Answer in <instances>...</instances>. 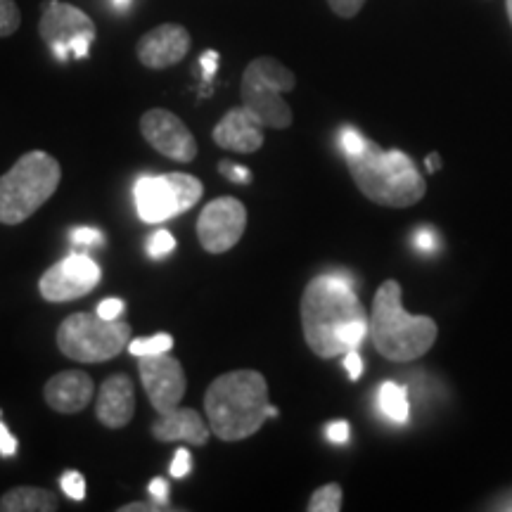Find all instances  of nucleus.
Segmentation results:
<instances>
[{
	"mask_svg": "<svg viewBox=\"0 0 512 512\" xmlns=\"http://www.w3.org/2000/svg\"><path fill=\"white\" fill-rule=\"evenodd\" d=\"M302 328L309 349L320 358H335L361 347L370 318L358 302L347 275H318L302 294Z\"/></svg>",
	"mask_w": 512,
	"mask_h": 512,
	"instance_id": "f257e3e1",
	"label": "nucleus"
},
{
	"mask_svg": "<svg viewBox=\"0 0 512 512\" xmlns=\"http://www.w3.org/2000/svg\"><path fill=\"white\" fill-rule=\"evenodd\" d=\"M211 432L221 441H242L259 432L266 418L278 411L268 401L266 377L256 370H230L216 377L204 394Z\"/></svg>",
	"mask_w": 512,
	"mask_h": 512,
	"instance_id": "f03ea898",
	"label": "nucleus"
},
{
	"mask_svg": "<svg viewBox=\"0 0 512 512\" xmlns=\"http://www.w3.org/2000/svg\"><path fill=\"white\" fill-rule=\"evenodd\" d=\"M439 328L432 318L411 316L401 304V285L387 280L375 294L370 313V337L375 349L394 363H411L437 342Z\"/></svg>",
	"mask_w": 512,
	"mask_h": 512,
	"instance_id": "7ed1b4c3",
	"label": "nucleus"
},
{
	"mask_svg": "<svg viewBox=\"0 0 512 512\" xmlns=\"http://www.w3.org/2000/svg\"><path fill=\"white\" fill-rule=\"evenodd\" d=\"M347 164L358 190L382 207H411L427 192L425 178L415 169L413 159L399 150L384 152L368 140L358 155L347 157Z\"/></svg>",
	"mask_w": 512,
	"mask_h": 512,
	"instance_id": "20e7f679",
	"label": "nucleus"
},
{
	"mask_svg": "<svg viewBox=\"0 0 512 512\" xmlns=\"http://www.w3.org/2000/svg\"><path fill=\"white\" fill-rule=\"evenodd\" d=\"M62 169L48 152H27L0 176V223L17 226L31 219L55 195Z\"/></svg>",
	"mask_w": 512,
	"mask_h": 512,
	"instance_id": "39448f33",
	"label": "nucleus"
},
{
	"mask_svg": "<svg viewBox=\"0 0 512 512\" xmlns=\"http://www.w3.org/2000/svg\"><path fill=\"white\" fill-rule=\"evenodd\" d=\"M131 325L98 313H72L57 328V349L76 363H105L126 349Z\"/></svg>",
	"mask_w": 512,
	"mask_h": 512,
	"instance_id": "423d86ee",
	"label": "nucleus"
},
{
	"mask_svg": "<svg viewBox=\"0 0 512 512\" xmlns=\"http://www.w3.org/2000/svg\"><path fill=\"white\" fill-rule=\"evenodd\" d=\"M297 76L273 57H256L242 76V105L264 124V128H287L292 110L283 93L294 91Z\"/></svg>",
	"mask_w": 512,
	"mask_h": 512,
	"instance_id": "0eeeda50",
	"label": "nucleus"
},
{
	"mask_svg": "<svg viewBox=\"0 0 512 512\" xmlns=\"http://www.w3.org/2000/svg\"><path fill=\"white\" fill-rule=\"evenodd\" d=\"M204 185L190 174L143 176L136 181L138 216L145 223H162L183 214L202 200Z\"/></svg>",
	"mask_w": 512,
	"mask_h": 512,
	"instance_id": "6e6552de",
	"label": "nucleus"
},
{
	"mask_svg": "<svg viewBox=\"0 0 512 512\" xmlns=\"http://www.w3.org/2000/svg\"><path fill=\"white\" fill-rule=\"evenodd\" d=\"M247 228V209L235 197H219L202 209L197 238L209 254H223L238 245Z\"/></svg>",
	"mask_w": 512,
	"mask_h": 512,
	"instance_id": "1a4fd4ad",
	"label": "nucleus"
},
{
	"mask_svg": "<svg viewBox=\"0 0 512 512\" xmlns=\"http://www.w3.org/2000/svg\"><path fill=\"white\" fill-rule=\"evenodd\" d=\"M100 278V266L95 264L91 256L69 254L41 275L38 290L48 302H72V299H79L83 294L95 290Z\"/></svg>",
	"mask_w": 512,
	"mask_h": 512,
	"instance_id": "9d476101",
	"label": "nucleus"
},
{
	"mask_svg": "<svg viewBox=\"0 0 512 512\" xmlns=\"http://www.w3.org/2000/svg\"><path fill=\"white\" fill-rule=\"evenodd\" d=\"M138 370L147 399L157 413H169L181 406L188 382H185V370L178 358L169 354L143 356Z\"/></svg>",
	"mask_w": 512,
	"mask_h": 512,
	"instance_id": "9b49d317",
	"label": "nucleus"
},
{
	"mask_svg": "<svg viewBox=\"0 0 512 512\" xmlns=\"http://www.w3.org/2000/svg\"><path fill=\"white\" fill-rule=\"evenodd\" d=\"M140 133L159 155L174 162H192L197 157V140L190 128L169 110H150L140 117Z\"/></svg>",
	"mask_w": 512,
	"mask_h": 512,
	"instance_id": "f8f14e48",
	"label": "nucleus"
},
{
	"mask_svg": "<svg viewBox=\"0 0 512 512\" xmlns=\"http://www.w3.org/2000/svg\"><path fill=\"white\" fill-rule=\"evenodd\" d=\"M38 34H41L46 46H55V43H64L72 46L76 38L91 36L95 38V24L86 12L76 8V5L60 3V0H48L43 5L41 22H38Z\"/></svg>",
	"mask_w": 512,
	"mask_h": 512,
	"instance_id": "ddd939ff",
	"label": "nucleus"
},
{
	"mask_svg": "<svg viewBox=\"0 0 512 512\" xmlns=\"http://www.w3.org/2000/svg\"><path fill=\"white\" fill-rule=\"evenodd\" d=\"M190 50V34L181 24H159L138 41V60L150 69H169L183 62Z\"/></svg>",
	"mask_w": 512,
	"mask_h": 512,
	"instance_id": "4468645a",
	"label": "nucleus"
},
{
	"mask_svg": "<svg viewBox=\"0 0 512 512\" xmlns=\"http://www.w3.org/2000/svg\"><path fill=\"white\" fill-rule=\"evenodd\" d=\"M214 143L223 150L252 155L264 145V124L245 105L230 110L214 128Z\"/></svg>",
	"mask_w": 512,
	"mask_h": 512,
	"instance_id": "2eb2a0df",
	"label": "nucleus"
},
{
	"mask_svg": "<svg viewBox=\"0 0 512 512\" xmlns=\"http://www.w3.org/2000/svg\"><path fill=\"white\" fill-rule=\"evenodd\" d=\"M95 384L83 370H64L50 377L43 387L46 403L57 413H81L93 399Z\"/></svg>",
	"mask_w": 512,
	"mask_h": 512,
	"instance_id": "dca6fc26",
	"label": "nucleus"
},
{
	"mask_svg": "<svg viewBox=\"0 0 512 512\" xmlns=\"http://www.w3.org/2000/svg\"><path fill=\"white\" fill-rule=\"evenodd\" d=\"M98 420L110 430L126 427L136 413V392L133 382L126 375H112L100 387L98 403H95Z\"/></svg>",
	"mask_w": 512,
	"mask_h": 512,
	"instance_id": "f3484780",
	"label": "nucleus"
},
{
	"mask_svg": "<svg viewBox=\"0 0 512 512\" xmlns=\"http://www.w3.org/2000/svg\"><path fill=\"white\" fill-rule=\"evenodd\" d=\"M211 427L204 425L200 413L192 408H174L169 413H159L152 422V434L157 441L171 444V441H185L192 446H204L209 441Z\"/></svg>",
	"mask_w": 512,
	"mask_h": 512,
	"instance_id": "a211bd4d",
	"label": "nucleus"
},
{
	"mask_svg": "<svg viewBox=\"0 0 512 512\" xmlns=\"http://www.w3.org/2000/svg\"><path fill=\"white\" fill-rule=\"evenodd\" d=\"M57 498L41 486H17L0 498V512H55Z\"/></svg>",
	"mask_w": 512,
	"mask_h": 512,
	"instance_id": "6ab92c4d",
	"label": "nucleus"
},
{
	"mask_svg": "<svg viewBox=\"0 0 512 512\" xmlns=\"http://www.w3.org/2000/svg\"><path fill=\"white\" fill-rule=\"evenodd\" d=\"M377 406L396 425H406L411 418V406H408V394L401 384L384 382L377 392Z\"/></svg>",
	"mask_w": 512,
	"mask_h": 512,
	"instance_id": "aec40b11",
	"label": "nucleus"
},
{
	"mask_svg": "<svg viewBox=\"0 0 512 512\" xmlns=\"http://www.w3.org/2000/svg\"><path fill=\"white\" fill-rule=\"evenodd\" d=\"M171 347H174V337L166 335V332H159V335L150 339H136V342L128 344V351L133 356H157V354H169Z\"/></svg>",
	"mask_w": 512,
	"mask_h": 512,
	"instance_id": "412c9836",
	"label": "nucleus"
},
{
	"mask_svg": "<svg viewBox=\"0 0 512 512\" xmlns=\"http://www.w3.org/2000/svg\"><path fill=\"white\" fill-rule=\"evenodd\" d=\"M339 508H342V486L339 484L320 486L309 501L311 512H337Z\"/></svg>",
	"mask_w": 512,
	"mask_h": 512,
	"instance_id": "4be33fe9",
	"label": "nucleus"
},
{
	"mask_svg": "<svg viewBox=\"0 0 512 512\" xmlns=\"http://www.w3.org/2000/svg\"><path fill=\"white\" fill-rule=\"evenodd\" d=\"M19 24H22V12L15 0H0V38L15 34Z\"/></svg>",
	"mask_w": 512,
	"mask_h": 512,
	"instance_id": "5701e85b",
	"label": "nucleus"
},
{
	"mask_svg": "<svg viewBox=\"0 0 512 512\" xmlns=\"http://www.w3.org/2000/svg\"><path fill=\"white\" fill-rule=\"evenodd\" d=\"M174 249H176V240L169 230H157V233L150 238V242H147V254H150L152 259H162V256L171 254Z\"/></svg>",
	"mask_w": 512,
	"mask_h": 512,
	"instance_id": "b1692460",
	"label": "nucleus"
},
{
	"mask_svg": "<svg viewBox=\"0 0 512 512\" xmlns=\"http://www.w3.org/2000/svg\"><path fill=\"white\" fill-rule=\"evenodd\" d=\"M366 143H368V140L363 138L361 133L356 131V128L347 126V128H342V131H339V147H342V152L347 157L358 155V152H361L363 147H366Z\"/></svg>",
	"mask_w": 512,
	"mask_h": 512,
	"instance_id": "393cba45",
	"label": "nucleus"
},
{
	"mask_svg": "<svg viewBox=\"0 0 512 512\" xmlns=\"http://www.w3.org/2000/svg\"><path fill=\"white\" fill-rule=\"evenodd\" d=\"M62 491L72 501H83L86 498V479H83L81 472H67L62 477Z\"/></svg>",
	"mask_w": 512,
	"mask_h": 512,
	"instance_id": "a878e982",
	"label": "nucleus"
},
{
	"mask_svg": "<svg viewBox=\"0 0 512 512\" xmlns=\"http://www.w3.org/2000/svg\"><path fill=\"white\" fill-rule=\"evenodd\" d=\"M69 238H72L74 245H86V247H93V245H102L105 238H102V233L98 228H74L72 233H69Z\"/></svg>",
	"mask_w": 512,
	"mask_h": 512,
	"instance_id": "bb28decb",
	"label": "nucleus"
},
{
	"mask_svg": "<svg viewBox=\"0 0 512 512\" xmlns=\"http://www.w3.org/2000/svg\"><path fill=\"white\" fill-rule=\"evenodd\" d=\"M328 5L335 15L349 19V17H356L358 12H361L363 5H366V0H328Z\"/></svg>",
	"mask_w": 512,
	"mask_h": 512,
	"instance_id": "cd10ccee",
	"label": "nucleus"
},
{
	"mask_svg": "<svg viewBox=\"0 0 512 512\" xmlns=\"http://www.w3.org/2000/svg\"><path fill=\"white\" fill-rule=\"evenodd\" d=\"M219 171L228 178V181H233V183H249V181H252V174H249V169H245V166H240V164L228 162V159H223Z\"/></svg>",
	"mask_w": 512,
	"mask_h": 512,
	"instance_id": "c85d7f7f",
	"label": "nucleus"
},
{
	"mask_svg": "<svg viewBox=\"0 0 512 512\" xmlns=\"http://www.w3.org/2000/svg\"><path fill=\"white\" fill-rule=\"evenodd\" d=\"M190 467H192L190 453L185 451V448H178L176 456H174V463H171V477L183 479L190 472Z\"/></svg>",
	"mask_w": 512,
	"mask_h": 512,
	"instance_id": "c756f323",
	"label": "nucleus"
},
{
	"mask_svg": "<svg viewBox=\"0 0 512 512\" xmlns=\"http://www.w3.org/2000/svg\"><path fill=\"white\" fill-rule=\"evenodd\" d=\"M413 245H415V249H418V252H422V254H432L434 249H437V235H434L432 230L422 228V230H418V233H415Z\"/></svg>",
	"mask_w": 512,
	"mask_h": 512,
	"instance_id": "7c9ffc66",
	"label": "nucleus"
},
{
	"mask_svg": "<svg viewBox=\"0 0 512 512\" xmlns=\"http://www.w3.org/2000/svg\"><path fill=\"white\" fill-rule=\"evenodd\" d=\"M219 60H221V57H219V53H216V50H207V53L200 57L204 83H211V79H214L216 69H219Z\"/></svg>",
	"mask_w": 512,
	"mask_h": 512,
	"instance_id": "2f4dec72",
	"label": "nucleus"
},
{
	"mask_svg": "<svg viewBox=\"0 0 512 512\" xmlns=\"http://www.w3.org/2000/svg\"><path fill=\"white\" fill-rule=\"evenodd\" d=\"M344 368H347L349 380H358L363 375V358L358 354V349H351L344 354Z\"/></svg>",
	"mask_w": 512,
	"mask_h": 512,
	"instance_id": "473e14b6",
	"label": "nucleus"
},
{
	"mask_svg": "<svg viewBox=\"0 0 512 512\" xmlns=\"http://www.w3.org/2000/svg\"><path fill=\"white\" fill-rule=\"evenodd\" d=\"M95 313L105 320H117L121 313H124V302H121V299H105V302H100Z\"/></svg>",
	"mask_w": 512,
	"mask_h": 512,
	"instance_id": "72a5a7b5",
	"label": "nucleus"
},
{
	"mask_svg": "<svg viewBox=\"0 0 512 512\" xmlns=\"http://www.w3.org/2000/svg\"><path fill=\"white\" fill-rule=\"evenodd\" d=\"M17 453V439L12 437L8 427L0 422V456L3 458H12Z\"/></svg>",
	"mask_w": 512,
	"mask_h": 512,
	"instance_id": "f704fd0d",
	"label": "nucleus"
},
{
	"mask_svg": "<svg viewBox=\"0 0 512 512\" xmlns=\"http://www.w3.org/2000/svg\"><path fill=\"white\" fill-rule=\"evenodd\" d=\"M325 434H328V439L332 441V444H347V441H349V425L344 420L332 422Z\"/></svg>",
	"mask_w": 512,
	"mask_h": 512,
	"instance_id": "c9c22d12",
	"label": "nucleus"
},
{
	"mask_svg": "<svg viewBox=\"0 0 512 512\" xmlns=\"http://www.w3.org/2000/svg\"><path fill=\"white\" fill-rule=\"evenodd\" d=\"M150 494L155 496L159 503H166V501H169V482H166V479H162V477H155L150 482Z\"/></svg>",
	"mask_w": 512,
	"mask_h": 512,
	"instance_id": "e433bc0d",
	"label": "nucleus"
},
{
	"mask_svg": "<svg viewBox=\"0 0 512 512\" xmlns=\"http://www.w3.org/2000/svg\"><path fill=\"white\" fill-rule=\"evenodd\" d=\"M166 505H147V503H126L124 508H119V512H155L162 510Z\"/></svg>",
	"mask_w": 512,
	"mask_h": 512,
	"instance_id": "4c0bfd02",
	"label": "nucleus"
},
{
	"mask_svg": "<svg viewBox=\"0 0 512 512\" xmlns=\"http://www.w3.org/2000/svg\"><path fill=\"white\" fill-rule=\"evenodd\" d=\"M439 169H441V157L434 152V155L427 157V171H430V174H437Z\"/></svg>",
	"mask_w": 512,
	"mask_h": 512,
	"instance_id": "58836bf2",
	"label": "nucleus"
},
{
	"mask_svg": "<svg viewBox=\"0 0 512 512\" xmlns=\"http://www.w3.org/2000/svg\"><path fill=\"white\" fill-rule=\"evenodd\" d=\"M112 5H114V8H117V10H126L128 5H131V0H112Z\"/></svg>",
	"mask_w": 512,
	"mask_h": 512,
	"instance_id": "ea45409f",
	"label": "nucleus"
},
{
	"mask_svg": "<svg viewBox=\"0 0 512 512\" xmlns=\"http://www.w3.org/2000/svg\"><path fill=\"white\" fill-rule=\"evenodd\" d=\"M508 17H510V24H512V0H508Z\"/></svg>",
	"mask_w": 512,
	"mask_h": 512,
	"instance_id": "a19ab883",
	"label": "nucleus"
}]
</instances>
